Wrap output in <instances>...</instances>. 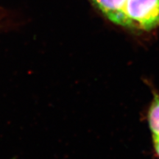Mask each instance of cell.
I'll use <instances>...</instances> for the list:
<instances>
[{
    "instance_id": "obj_2",
    "label": "cell",
    "mask_w": 159,
    "mask_h": 159,
    "mask_svg": "<svg viewBox=\"0 0 159 159\" xmlns=\"http://www.w3.org/2000/svg\"><path fill=\"white\" fill-rule=\"evenodd\" d=\"M148 121L152 137H159V94H155L149 108Z\"/></svg>"
},
{
    "instance_id": "obj_1",
    "label": "cell",
    "mask_w": 159,
    "mask_h": 159,
    "mask_svg": "<svg viewBox=\"0 0 159 159\" xmlns=\"http://www.w3.org/2000/svg\"><path fill=\"white\" fill-rule=\"evenodd\" d=\"M111 23L150 31L159 27V0H89Z\"/></svg>"
},
{
    "instance_id": "obj_3",
    "label": "cell",
    "mask_w": 159,
    "mask_h": 159,
    "mask_svg": "<svg viewBox=\"0 0 159 159\" xmlns=\"http://www.w3.org/2000/svg\"><path fill=\"white\" fill-rule=\"evenodd\" d=\"M152 142H153L154 150L157 156L159 158V137H154L152 138Z\"/></svg>"
}]
</instances>
